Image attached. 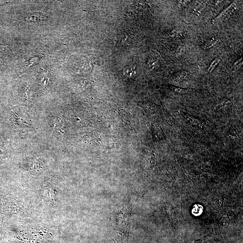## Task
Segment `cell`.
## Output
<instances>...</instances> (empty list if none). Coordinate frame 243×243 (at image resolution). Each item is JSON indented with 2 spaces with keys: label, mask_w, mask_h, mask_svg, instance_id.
Listing matches in <instances>:
<instances>
[{
  "label": "cell",
  "mask_w": 243,
  "mask_h": 243,
  "mask_svg": "<svg viewBox=\"0 0 243 243\" xmlns=\"http://www.w3.org/2000/svg\"><path fill=\"white\" fill-rule=\"evenodd\" d=\"M236 9V6L234 3L232 4L229 6L227 7L226 9L224 10L220 14L218 17L215 18L214 21H220L225 19H226L229 15H230Z\"/></svg>",
  "instance_id": "cell-1"
},
{
  "label": "cell",
  "mask_w": 243,
  "mask_h": 243,
  "mask_svg": "<svg viewBox=\"0 0 243 243\" xmlns=\"http://www.w3.org/2000/svg\"><path fill=\"white\" fill-rule=\"evenodd\" d=\"M189 73L186 71H182L177 72L174 76V79L178 82H182L188 79Z\"/></svg>",
  "instance_id": "cell-2"
},
{
  "label": "cell",
  "mask_w": 243,
  "mask_h": 243,
  "mask_svg": "<svg viewBox=\"0 0 243 243\" xmlns=\"http://www.w3.org/2000/svg\"><path fill=\"white\" fill-rule=\"evenodd\" d=\"M218 42H219V40L217 39L213 38L212 39H211L206 42L204 46V47L205 49L210 48L211 47H214L217 44V43Z\"/></svg>",
  "instance_id": "cell-3"
},
{
  "label": "cell",
  "mask_w": 243,
  "mask_h": 243,
  "mask_svg": "<svg viewBox=\"0 0 243 243\" xmlns=\"http://www.w3.org/2000/svg\"><path fill=\"white\" fill-rule=\"evenodd\" d=\"M220 60H221V59L219 58L216 59L213 61L212 63H211L210 65L209 66V67L208 68V72H211L213 70H214L215 67L217 65V64L219 63Z\"/></svg>",
  "instance_id": "cell-4"
},
{
  "label": "cell",
  "mask_w": 243,
  "mask_h": 243,
  "mask_svg": "<svg viewBox=\"0 0 243 243\" xmlns=\"http://www.w3.org/2000/svg\"><path fill=\"white\" fill-rule=\"evenodd\" d=\"M211 236L210 235H208L203 238L195 241L193 243H208L210 241Z\"/></svg>",
  "instance_id": "cell-5"
},
{
  "label": "cell",
  "mask_w": 243,
  "mask_h": 243,
  "mask_svg": "<svg viewBox=\"0 0 243 243\" xmlns=\"http://www.w3.org/2000/svg\"><path fill=\"white\" fill-rule=\"evenodd\" d=\"M169 35L172 38H179L182 37V33L177 29L172 30L169 33Z\"/></svg>",
  "instance_id": "cell-6"
},
{
  "label": "cell",
  "mask_w": 243,
  "mask_h": 243,
  "mask_svg": "<svg viewBox=\"0 0 243 243\" xmlns=\"http://www.w3.org/2000/svg\"><path fill=\"white\" fill-rule=\"evenodd\" d=\"M171 88L172 90V91H173V92H176V93H184L186 90L185 89H183V88H180V87H175V86H171Z\"/></svg>",
  "instance_id": "cell-7"
},
{
  "label": "cell",
  "mask_w": 243,
  "mask_h": 243,
  "mask_svg": "<svg viewBox=\"0 0 243 243\" xmlns=\"http://www.w3.org/2000/svg\"><path fill=\"white\" fill-rule=\"evenodd\" d=\"M185 118L187 119V120L189 121L190 123H194V124H197L199 123V120L198 119H194L193 117H190L188 115H185Z\"/></svg>",
  "instance_id": "cell-8"
},
{
  "label": "cell",
  "mask_w": 243,
  "mask_h": 243,
  "mask_svg": "<svg viewBox=\"0 0 243 243\" xmlns=\"http://www.w3.org/2000/svg\"><path fill=\"white\" fill-rule=\"evenodd\" d=\"M242 64H243V61L242 58L238 60L236 62H235V63H234L233 65V68H234V70H236L238 69L242 65Z\"/></svg>",
  "instance_id": "cell-9"
},
{
  "label": "cell",
  "mask_w": 243,
  "mask_h": 243,
  "mask_svg": "<svg viewBox=\"0 0 243 243\" xmlns=\"http://www.w3.org/2000/svg\"><path fill=\"white\" fill-rule=\"evenodd\" d=\"M187 1H180L178 2V5H179L180 7L183 6L185 5V4H187Z\"/></svg>",
  "instance_id": "cell-10"
}]
</instances>
